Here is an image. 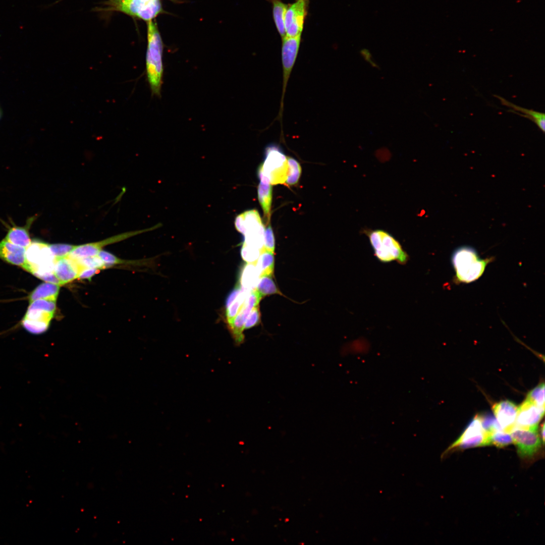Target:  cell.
<instances>
[{
    "mask_svg": "<svg viewBox=\"0 0 545 545\" xmlns=\"http://www.w3.org/2000/svg\"><path fill=\"white\" fill-rule=\"evenodd\" d=\"M544 414V408L526 399L518 407L514 427L537 430L538 425Z\"/></svg>",
    "mask_w": 545,
    "mask_h": 545,
    "instance_id": "cell-11",
    "label": "cell"
},
{
    "mask_svg": "<svg viewBox=\"0 0 545 545\" xmlns=\"http://www.w3.org/2000/svg\"><path fill=\"white\" fill-rule=\"evenodd\" d=\"M261 250L242 244L241 254L242 258L248 263L255 264L260 254Z\"/></svg>",
    "mask_w": 545,
    "mask_h": 545,
    "instance_id": "cell-37",
    "label": "cell"
},
{
    "mask_svg": "<svg viewBox=\"0 0 545 545\" xmlns=\"http://www.w3.org/2000/svg\"><path fill=\"white\" fill-rule=\"evenodd\" d=\"M526 399L537 406L544 408V384L541 383L530 390L527 394Z\"/></svg>",
    "mask_w": 545,
    "mask_h": 545,
    "instance_id": "cell-30",
    "label": "cell"
},
{
    "mask_svg": "<svg viewBox=\"0 0 545 545\" xmlns=\"http://www.w3.org/2000/svg\"><path fill=\"white\" fill-rule=\"evenodd\" d=\"M258 199L266 222L268 223L272 201V187L270 184L260 182L258 187Z\"/></svg>",
    "mask_w": 545,
    "mask_h": 545,
    "instance_id": "cell-20",
    "label": "cell"
},
{
    "mask_svg": "<svg viewBox=\"0 0 545 545\" xmlns=\"http://www.w3.org/2000/svg\"><path fill=\"white\" fill-rule=\"evenodd\" d=\"M275 241L270 225H269L264 229L263 248L265 250L274 253Z\"/></svg>",
    "mask_w": 545,
    "mask_h": 545,
    "instance_id": "cell-38",
    "label": "cell"
},
{
    "mask_svg": "<svg viewBox=\"0 0 545 545\" xmlns=\"http://www.w3.org/2000/svg\"><path fill=\"white\" fill-rule=\"evenodd\" d=\"M241 288L239 285L233 290L227 298L226 302V308L228 307L237 297L241 292Z\"/></svg>",
    "mask_w": 545,
    "mask_h": 545,
    "instance_id": "cell-41",
    "label": "cell"
},
{
    "mask_svg": "<svg viewBox=\"0 0 545 545\" xmlns=\"http://www.w3.org/2000/svg\"><path fill=\"white\" fill-rule=\"evenodd\" d=\"M25 250L24 247L5 239L0 242V258L9 263L23 267L25 262Z\"/></svg>",
    "mask_w": 545,
    "mask_h": 545,
    "instance_id": "cell-16",
    "label": "cell"
},
{
    "mask_svg": "<svg viewBox=\"0 0 545 545\" xmlns=\"http://www.w3.org/2000/svg\"><path fill=\"white\" fill-rule=\"evenodd\" d=\"M289 171L285 183L287 185L297 184L301 174V168L299 163L294 158L287 157Z\"/></svg>",
    "mask_w": 545,
    "mask_h": 545,
    "instance_id": "cell-27",
    "label": "cell"
},
{
    "mask_svg": "<svg viewBox=\"0 0 545 545\" xmlns=\"http://www.w3.org/2000/svg\"><path fill=\"white\" fill-rule=\"evenodd\" d=\"M256 306H257V302L253 297H247L242 308L232 322L229 324L235 342L238 345L242 343L244 340L243 332L244 330L245 322L252 308Z\"/></svg>",
    "mask_w": 545,
    "mask_h": 545,
    "instance_id": "cell-13",
    "label": "cell"
},
{
    "mask_svg": "<svg viewBox=\"0 0 545 545\" xmlns=\"http://www.w3.org/2000/svg\"><path fill=\"white\" fill-rule=\"evenodd\" d=\"M282 39L283 88L281 111H282L283 108L284 98L287 83L298 53L301 42V34L295 37L285 36Z\"/></svg>",
    "mask_w": 545,
    "mask_h": 545,
    "instance_id": "cell-8",
    "label": "cell"
},
{
    "mask_svg": "<svg viewBox=\"0 0 545 545\" xmlns=\"http://www.w3.org/2000/svg\"><path fill=\"white\" fill-rule=\"evenodd\" d=\"M162 12L159 0H150L137 14L136 17L145 21H150Z\"/></svg>",
    "mask_w": 545,
    "mask_h": 545,
    "instance_id": "cell-23",
    "label": "cell"
},
{
    "mask_svg": "<svg viewBox=\"0 0 545 545\" xmlns=\"http://www.w3.org/2000/svg\"><path fill=\"white\" fill-rule=\"evenodd\" d=\"M28 308L41 309L54 313L56 309V301L39 299L30 303Z\"/></svg>",
    "mask_w": 545,
    "mask_h": 545,
    "instance_id": "cell-36",
    "label": "cell"
},
{
    "mask_svg": "<svg viewBox=\"0 0 545 545\" xmlns=\"http://www.w3.org/2000/svg\"><path fill=\"white\" fill-rule=\"evenodd\" d=\"M36 218L35 215L29 217L23 226L13 225L9 227L5 239L15 245L24 248L27 247L31 242L29 230Z\"/></svg>",
    "mask_w": 545,
    "mask_h": 545,
    "instance_id": "cell-15",
    "label": "cell"
},
{
    "mask_svg": "<svg viewBox=\"0 0 545 545\" xmlns=\"http://www.w3.org/2000/svg\"><path fill=\"white\" fill-rule=\"evenodd\" d=\"M272 4V14L277 29L283 38L286 36L285 17L289 5L281 0H270Z\"/></svg>",
    "mask_w": 545,
    "mask_h": 545,
    "instance_id": "cell-22",
    "label": "cell"
},
{
    "mask_svg": "<svg viewBox=\"0 0 545 545\" xmlns=\"http://www.w3.org/2000/svg\"><path fill=\"white\" fill-rule=\"evenodd\" d=\"M150 0H123L116 5L117 10L131 16H136L138 12Z\"/></svg>",
    "mask_w": 545,
    "mask_h": 545,
    "instance_id": "cell-25",
    "label": "cell"
},
{
    "mask_svg": "<svg viewBox=\"0 0 545 545\" xmlns=\"http://www.w3.org/2000/svg\"><path fill=\"white\" fill-rule=\"evenodd\" d=\"M259 277L255 264L247 263L242 269L239 286L242 289L246 291L254 290Z\"/></svg>",
    "mask_w": 545,
    "mask_h": 545,
    "instance_id": "cell-19",
    "label": "cell"
},
{
    "mask_svg": "<svg viewBox=\"0 0 545 545\" xmlns=\"http://www.w3.org/2000/svg\"><path fill=\"white\" fill-rule=\"evenodd\" d=\"M289 171L287 157L277 146L266 148L265 158L259 167L260 182L272 185L285 183Z\"/></svg>",
    "mask_w": 545,
    "mask_h": 545,
    "instance_id": "cell-5",
    "label": "cell"
},
{
    "mask_svg": "<svg viewBox=\"0 0 545 545\" xmlns=\"http://www.w3.org/2000/svg\"><path fill=\"white\" fill-rule=\"evenodd\" d=\"M75 260L82 267L96 268L100 269L106 268L105 264L98 255Z\"/></svg>",
    "mask_w": 545,
    "mask_h": 545,
    "instance_id": "cell-35",
    "label": "cell"
},
{
    "mask_svg": "<svg viewBox=\"0 0 545 545\" xmlns=\"http://www.w3.org/2000/svg\"><path fill=\"white\" fill-rule=\"evenodd\" d=\"M56 259L48 244L34 239L26 249L25 262L22 267L38 278L54 272Z\"/></svg>",
    "mask_w": 545,
    "mask_h": 545,
    "instance_id": "cell-4",
    "label": "cell"
},
{
    "mask_svg": "<svg viewBox=\"0 0 545 545\" xmlns=\"http://www.w3.org/2000/svg\"><path fill=\"white\" fill-rule=\"evenodd\" d=\"M492 257L480 258L476 251L469 246H462L453 253L452 263L455 271L456 283H470L481 277Z\"/></svg>",
    "mask_w": 545,
    "mask_h": 545,
    "instance_id": "cell-2",
    "label": "cell"
},
{
    "mask_svg": "<svg viewBox=\"0 0 545 545\" xmlns=\"http://www.w3.org/2000/svg\"><path fill=\"white\" fill-rule=\"evenodd\" d=\"M260 319V312L257 306L253 307L248 316L244 324V329H249L256 325Z\"/></svg>",
    "mask_w": 545,
    "mask_h": 545,
    "instance_id": "cell-39",
    "label": "cell"
},
{
    "mask_svg": "<svg viewBox=\"0 0 545 545\" xmlns=\"http://www.w3.org/2000/svg\"><path fill=\"white\" fill-rule=\"evenodd\" d=\"M250 292L251 291H246L241 288V292L236 299L226 308V317L228 324L232 322L241 310L247 296Z\"/></svg>",
    "mask_w": 545,
    "mask_h": 545,
    "instance_id": "cell-24",
    "label": "cell"
},
{
    "mask_svg": "<svg viewBox=\"0 0 545 545\" xmlns=\"http://www.w3.org/2000/svg\"><path fill=\"white\" fill-rule=\"evenodd\" d=\"M490 434L483 428L478 415L469 422L460 437L444 453L452 450L465 449L490 445Z\"/></svg>",
    "mask_w": 545,
    "mask_h": 545,
    "instance_id": "cell-6",
    "label": "cell"
},
{
    "mask_svg": "<svg viewBox=\"0 0 545 545\" xmlns=\"http://www.w3.org/2000/svg\"><path fill=\"white\" fill-rule=\"evenodd\" d=\"M274 253L263 248L255 263L259 277L271 276L274 274Z\"/></svg>",
    "mask_w": 545,
    "mask_h": 545,
    "instance_id": "cell-21",
    "label": "cell"
},
{
    "mask_svg": "<svg viewBox=\"0 0 545 545\" xmlns=\"http://www.w3.org/2000/svg\"><path fill=\"white\" fill-rule=\"evenodd\" d=\"M492 409L502 430L510 432L515 426L518 406L512 401L505 400L494 404Z\"/></svg>",
    "mask_w": 545,
    "mask_h": 545,
    "instance_id": "cell-12",
    "label": "cell"
},
{
    "mask_svg": "<svg viewBox=\"0 0 545 545\" xmlns=\"http://www.w3.org/2000/svg\"><path fill=\"white\" fill-rule=\"evenodd\" d=\"M100 269L96 268L83 267L81 269L77 279L88 280L90 281L92 278L100 272Z\"/></svg>",
    "mask_w": 545,
    "mask_h": 545,
    "instance_id": "cell-40",
    "label": "cell"
},
{
    "mask_svg": "<svg viewBox=\"0 0 545 545\" xmlns=\"http://www.w3.org/2000/svg\"><path fill=\"white\" fill-rule=\"evenodd\" d=\"M510 433L517 453L521 458L532 457L541 447L542 443L537 430L514 427Z\"/></svg>",
    "mask_w": 545,
    "mask_h": 545,
    "instance_id": "cell-7",
    "label": "cell"
},
{
    "mask_svg": "<svg viewBox=\"0 0 545 545\" xmlns=\"http://www.w3.org/2000/svg\"><path fill=\"white\" fill-rule=\"evenodd\" d=\"M54 313H50L41 309L28 307L27 312L23 318L31 320L50 322Z\"/></svg>",
    "mask_w": 545,
    "mask_h": 545,
    "instance_id": "cell-31",
    "label": "cell"
},
{
    "mask_svg": "<svg viewBox=\"0 0 545 545\" xmlns=\"http://www.w3.org/2000/svg\"><path fill=\"white\" fill-rule=\"evenodd\" d=\"M271 276L260 277L256 287V290L263 297L267 295L281 294Z\"/></svg>",
    "mask_w": 545,
    "mask_h": 545,
    "instance_id": "cell-26",
    "label": "cell"
},
{
    "mask_svg": "<svg viewBox=\"0 0 545 545\" xmlns=\"http://www.w3.org/2000/svg\"><path fill=\"white\" fill-rule=\"evenodd\" d=\"M82 268L75 259L66 256L56 259L54 273L62 286L77 279Z\"/></svg>",
    "mask_w": 545,
    "mask_h": 545,
    "instance_id": "cell-14",
    "label": "cell"
},
{
    "mask_svg": "<svg viewBox=\"0 0 545 545\" xmlns=\"http://www.w3.org/2000/svg\"><path fill=\"white\" fill-rule=\"evenodd\" d=\"M148 45L146 55V74L152 95L160 96L164 66L163 43L156 23L148 22Z\"/></svg>",
    "mask_w": 545,
    "mask_h": 545,
    "instance_id": "cell-1",
    "label": "cell"
},
{
    "mask_svg": "<svg viewBox=\"0 0 545 545\" xmlns=\"http://www.w3.org/2000/svg\"><path fill=\"white\" fill-rule=\"evenodd\" d=\"M489 440L490 445H494L498 448H504L513 443L510 433L502 430L491 433Z\"/></svg>",
    "mask_w": 545,
    "mask_h": 545,
    "instance_id": "cell-28",
    "label": "cell"
},
{
    "mask_svg": "<svg viewBox=\"0 0 545 545\" xmlns=\"http://www.w3.org/2000/svg\"><path fill=\"white\" fill-rule=\"evenodd\" d=\"M147 229L142 230L130 231L116 235L100 241L76 245L75 248L67 256L77 259L83 257L97 255L102 248L106 245L120 242L126 239L150 230Z\"/></svg>",
    "mask_w": 545,
    "mask_h": 545,
    "instance_id": "cell-9",
    "label": "cell"
},
{
    "mask_svg": "<svg viewBox=\"0 0 545 545\" xmlns=\"http://www.w3.org/2000/svg\"><path fill=\"white\" fill-rule=\"evenodd\" d=\"M122 1L123 0H111V2L113 5L116 6Z\"/></svg>",
    "mask_w": 545,
    "mask_h": 545,
    "instance_id": "cell-43",
    "label": "cell"
},
{
    "mask_svg": "<svg viewBox=\"0 0 545 545\" xmlns=\"http://www.w3.org/2000/svg\"><path fill=\"white\" fill-rule=\"evenodd\" d=\"M171 1H174V0H171Z\"/></svg>",
    "mask_w": 545,
    "mask_h": 545,
    "instance_id": "cell-44",
    "label": "cell"
},
{
    "mask_svg": "<svg viewBox=\"0 0 545 545\" xmlns=\"http://www.w3.org/2000/svg\"><path fill=\"white\" fill-rule=\"evenodd\" d=\"M48 246L56 258H59L67 256L76 245L66 243H56L48 244Z\"/></svg>",
    "mask_w": 545,
    "mask_h": 545,
    "instance_id": "cell-34",
    "label": "cell"
},
{
    "mask_svg": "<svg viewBox=\"0 0 545 545\" xmlns=\"http://www.w3.org/2000/svg\"><path fill=\"white\" fill-rule=\"evenodd\" d=\"M540 435H541V441L542 442V443L544 444V423H543L542 425L541 426Z\"/></svg>",
    "mask_w": 545,
    "mask_h": 545,
    "instance_id": "cell-42",
    "label": "cell"
},
{
    "mask_svg": "<svg viewBox=\"0 0 545 545\" xmlns=\"http://www.w3.org/2000/svg\"><path fill=\"white\" fill-rule=\"evenodd\" d=\"M97 255L103 261L106 267L119 264H134L137 263V261L123 260L118 258L112 253L102 249Z\"/></svg>",
    "mask_w": 545,
    "mask_h": 545,
    "instance_id": "cell-32",
    "label": "cell"
},
{
    "mask_svg": "<svg viewBox=\"0 0 545 545\" xmlns=\"http://www.w3.org/2000/svg\"><path fill=\"white\" fill-rule=\"evenodd\" d=\"M60 286L48 282L42 283L37 286L29 294V303L39 299L57 301Z\"/></svg>",
    "mask_w": 545,
    "mask_h": 545,
    "instance_id": "cell-18",
    "label": "cell"
},
{
    "mask_svg": "<svg viewBox=\"0 0 545 545\" xmlns=\"http://www.w3.org/2000/svg\"><path fill=\"white\" fill-rule=\"evenodd\" d=\"M367 236L374 255L384 263L396 261L401 264H405L409 256L403 249L400 242L389 232L381 229L366 230Z\"/></svg>",
    "mask_w": 545,
    "mask_h": 545,
    "instance_id": "cell-3",
    "label": "cell"
},
{
    "mask_svg": "<svg viewBox=\"0 0 545 545\" xmlns=\"http://www.w3.org/2000/svg\"><path fill=\"white\" fill-rule=\"evenodd\" d=\"M50 322L42 321L31 320L23 318L21 324L28 332L34 335H39L46 332L49 326Z\"/></svg>",
    "mask_w": 545,
    "mask_h": 545,
    "instance_id": "cell-29",
    "label": "cell"
},
{
    "mask_svg": "<svg viewBox=\"0 0 545 545\" xmlns=\"http://www.w3.org/2000/svg\"><path fill=\"white\" fill-rule=\"evenodd\" d=\"M501 101V103L507 107H510L511 110L515 111L522 114L514 113L522 117L526 118L533 122L543 132L545 131V115L543 113H540L533 110H529L516 105L501 96L494 95Z\"/></svg>",
    "mask_w": 545,
    "mask_h": 545,
    "instance_id": "cell-17",
    "label": "cell"
},
{
    "mask_svg": "<svg viewBox=\"0 0 545 545\" xmlns=\"http://www.w3.org/2000/svg\"><path fill=\"white\" fill-rule=\"evenodd\" d=\"M308 3L309 0H296L289 5L285 17L286 36L295 37L301 34Z\"/></svg>",
    "mask_w": 545,
    "mask_h": 545,
    "instance_id": "cell-10",
    "label": "cell"
},
{
    "mask_svg": "<svg viewBox=\"0 0 545 545\" xmlns=\"http://www.w3.org/2000/svg\"><path fill=\"white\" fill-rule=\"evenodd\" d=\"M478 415L483 428L488 433L490 434L494 431L502 430L495 417L490 413Z\"/></svg>",
    "mask_w": 545,
    "mask_h": 545,
    "instance_id": "cell-33",
    "label": "cell"
}]
</instances>
